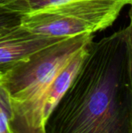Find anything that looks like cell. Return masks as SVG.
<instances>
[{
    "mask_svg": "<svg viewBox=\"0 0 132 133\" xmlns=\"http://www.w3.org/2000/svg\"><path fill=\"white\" fill-rule=\"evenodd\" d=\"M129 26L92 41L45 133H132Z\"/></svg>",
    "mask_w": 132,
    "mask_h": 133,
    "instance_id": "obj_1",
    "label": "cell"
},
{
    "mask_svg": "<svg viewBox=\"0 0 132 133\" xmlns=\"http://www.w3.org/2000/svg\"><path fill=\"white\" fill-rule=\"evenodd\" d=\"M93 41V34L62 40L32 54L0 76L12 107V133H45L44 105L58 72Z\"/></svg>",
    "mask_w": 132,
    "mask_h": 133,
    "instance_id": "obj_2",
    "label": "cell"
},
{
    "mask_svg": "<svg viewBox=\"0 0 132 133\" xmlns=\"http://www.w3.org/2000/svg\"><path fill=\"white\" fill-rule=\"evenodd\" d=\"M131 0H74L24 14L20 24L51 37L94 34L111 26Z\"/></svg>",
    "mask_w": 132,
    "mask_h": 133,
    "instance_id": "obj_3",
    "label": "cell"
},
{
    "mask_svg": "<svg viewBox=\"0 0 132 133\" xmlns=\"http://www.w3.org/2000/svg\"><path fill=\"white\" fill-rule=\"evenodd\" d=\"M63 38L37 34L21 24L0 27V76L36 51Z\"/></svg>",
    "mask_w": 132,
    "mask_h": 133,
    "instance_id": "obj_4",
    "label": "cell"
},
{
    "mask_svg": "<svg viewBox=\"0 0 132 133\" xmlns=\"http://www.w3.org/2000/svg\"><path fill=\"white\" fill-rule=\"evenodd\" d=\"M89 45L79 51L58 72V74L56 76L54 81L52 82L47 91L44 105V118L45 123L47 122L48 117L50 116L54 108L57 106V104L71 85L87 52Z\"/></svg>",
    "mask_w": 132,
    "mask_h": 133,
    "instance_id": "obj_5",
    "label": "cell"
},
{
    "mask_svg": "<svg viewBox=\"0 0 132 133\" xmlns=\"http://www.w3.org/2000/svg\"><path fill=\"white\" fill-rule=\"evenodd\" d=\"M74 0H9L1 5L21 16Z\"/></svg>",
    "mask_w": 132,
    "mask_h": 133,
    "instance_id": "obj_6",
    "label": "cell"
},
{
    "mask_svg": "<svg viewBox=\"0 0 132 133\" xmlns=\"http://www.w3.org/2000/svg\"><path fill=\"white\" fill-rule=\"evenodd\" d=\"M13 111L7 90L0 83V133H12Z\"/></svg>",
    "mask_w": 132,
    "mask_h": 133,
    "instance_id": "obj_7",
    "label": "cell"
},
{
    "mask_svg": "<svg viewBox=\"0 0 132 133\" xmlns=\"http://www.w3.org/2000/svg\"><path fill=\"white\" fill-rule=\"evenodd\" d=\"M22 16L0 5V27L20 24Z\"/></svg>",
    "mask_w": 132,
    "mask_h": 133,
    "instance_id": "obj_8",
    "label": "cell"
},
{
    "mask_svg": "<svg viewBox=\"0 0 132 133\" xmlns=\"http://www.w3.org/2000/svg\"><path fill=\"white\" fill-rule=\"evenodd\" d=\"M131 6L130 10H129V19H130V22H129L128 26L130 27V30H131V34L132 36V4H131Z\"/></svg>",
    "mask_w": 132,
    "mask_h": 133,
    "instance_id": "obj_9",
    "label": "cell"
},
{
    "mask_svg": "<svg viewBox=\"0 0 132 133\" xmlns=\"http://www.w3.org/2000/svg\"><path fill=\"white\" fill-rule=\"evenodd\" d=\"M130 28V27H129ZM131 31V30H130ZM130 71H131V79L132 85V36H131V57H130Z\"/></svg>",
    "mask_w": 132,
    "mask_h": 133,
    "instance_id": "obj_10",
    "label": "cell"
},
{
    "mask_svg": "<svg viewBox=\"0 0 132 133\" xmlns=\"http://www.w3.org/2000/svg\"><path fill=\"white\" fill-rule=\"evenodd\" d=\"M8 1H9V0H0V5H2V4H3V3L6 2Z\"/></svg>",
    "mask_w": 132,
    "mask_h": 133,
    "instance_id": "obj_11",
    "label": "cell"
},
{
    "mask_svg": "<svg viewBox=\"0 0 132 133\" xmlns=\"http://www.w3.org/2000/svg\"><path fill=\"white\" fill-rule=\"evenodd\" d=\"M131 4H132V0H131Z\"/></svg>",
    "mask_w": 132,
    "mask_h": 133,
    "instance_id": "obj_12",
    "label": "cell"
}]
</instances>
